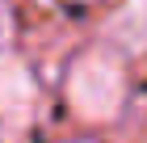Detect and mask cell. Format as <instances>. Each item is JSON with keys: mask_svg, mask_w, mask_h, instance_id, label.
<instances>
[{"mask_svg": "<svg viewBox=\"0 0 147 143\" xmlns=\"http://www.w3.org/2000/svg\"><path fill=\"white\" fill-rule=\"evenodd\" d=\"M122 97H126V76L113 55L88 51V55L76 59V67L67 76V101L80 118H88V122L113 118L122 110Z\"/></svg>", "mask_w": 147, "mask_h": 143, "instance_id": "obj_1", "label": "cell"}, {"mask_svg": "<svg viewBox=\"0 0 147 143\" xmlns=\"http://www.w3.org/2000/svg\"><path fill=\"white\" fill-rule=\"evenodd\" d=\"M38 114V84L25 72V63L4 59L0 63V118L9 122L13 131H25Z\"/></svg>", "mask_w": 147, "mask_h": 143, "instance_id": "obj_2", "label": "cell"}, {"mask_svg": "<svg viewBox=\"0 0 147 143\" xmlns=\"http://www.w3.org/2000/svg\"><path fill=\"white\" fill-rule=\"evenodd\" d=\"M105 34H109L118 46L147 51V0H126L122 9L105 21Z\"/></svg>", "mask_w": 147, "mask_h": 143, "instance_id": "obj_3", "label": "cell"}, {"mask_svg": "<svg viewBox=\"0 0 147 143\" xmlns=\"http://www.w3.org/2000/svg\"><path fill=\"white\" fill-rule=\"evenodd\" d=\"M9 34H13V13L4 9V4H0V42H4Z\"/></svg>", "mask_w": 147, "mask_h": 143, "instance_id": "obj_4", "label": "cell"}]
</instances>
